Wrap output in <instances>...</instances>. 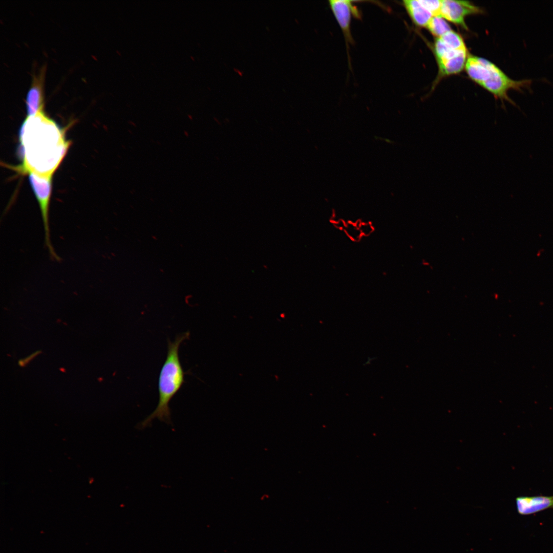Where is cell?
Segmentation results:
<instances>
[{"label": "cell", "instance_id": "obj_1", "mask_svg": "<svg viewBox=\"0 0 553 553\" xmlns=\"http://www.w3.org/2000/svg\"><path fill=\"white\" fill-rule=\"evenodd\" d=\"M23 173L32 172L51 176L65 157L70 146L63 131L44 111L27 117L19 131Z\"/></svg>", "mask_w": 553, "mask_h": 553}, {"label": "cell", "instance_id": "obj_2", "mask_svg": "<svg viewBox=\"0 0 553 553\" xmlns=\"http://www.w3.org/2000/svg\"><path fill=\"white\" fill-rule=\"evenodd\" d=\"M189 335L187 331L177 335L173 342L168 339L166 359L158 378V403L155 410L139 424L141 428L150 426L155 418L167 423L171 422L169 402L185 382V372L179 358V349Z\"/></svg>", "mask_w": 553, "mask_h": 553}, {"label": "cell", "instance_id": "obj_3", "mask_svg": "<svg viewBox=\"0 0 553 553\" xmlns=\"http://www.w3.org/2000/svg\"><path fill=\"white\" fill-rule=\"evenodd\" d=\"M465 69L469 77L474 82L491 93L496 98L515 103L508 97V91L513 89L522 92L530 87V79L515 80L507 76L499 67L482 57L469 55Z\"/></svg>", "mask_w": 553, "mask_h": 553}, {"label": "cell", "instance_id": "obj_4", "mask_svg": "<svg viewBox=\"0 0 553 553\" xmlns=\"http://www.w3.org/2000/svg\"><path fill=\"white\" fill-rule=\"evenodd\" d=\"M434 51L440 76L458 74L465 68L467 50L462 37L457 32L451 30L436 38Z\"/></svg>", "mask_w": 553, "mask_h": 553}, {"label": "cell", "instance_id": "obj_5", "mask_svg": "<svg viewBox=\"0 0 553 553\" xmlns=\"http://www.w3.org/2000/svg\"><path fill=\"white\" fill-rule=\"evenodd\" d=\"M29 181L38 203L45 230V240L50 257L54 260H59V257L55 252L52 245L50 238L49 224V207L52 190L51 176L39 175L29 172Z\"/></svg>", "mask_w": 553, "mask_h": 553}, {"label": "cell", "instance_id": "obj_6", "mask_svg": "<svg viewBox=\"0 0 553 553\" xmlns=\"http://www.w3.org/2000/svg\"><path fill=\"white\" fill-rule=\"evenodd\" d=\"M352 1L331 0L329 5L334 17L344 34L347 49L349 44H353V39L351 32L352 16L360 18V13Z\"/></svg>", "mask_w": 553, "mask_h": 553}, {"label": "cell", "instance_id": "obj_7", "mask_svg": "<svg viewBox=\"0 0 553 553\" xmlns=\"http://www.w3.org/2000/svg\"><path fill=\"white\" fill-rule=\"evenodd\" d=\"M480 12L479 7L468 1L441 0L440 16L465 29V17Z\"/></svg>", "mask_w": 553, "mask_h": 553}, {"label": "cell", "instance_id": "obj_8", "mask_svg": "<svg viewBox=\"0 0 553 553\" xmlns=\"http://www.w3.org/2000/svg\"><path fill=\"white\" fill-rule=\"evenodd\" d=\"M517 510L521 515H529L553 508V496L519 497L516 499Z\"/></svg>", "mask_w": 553, "mask_h": 553}, {"label": "cell", "instance_id": "obj_9", "mask_svg": "<svg viewBox=\"0 0 553 553\" xmlns=\"http://www.w3.org/2000/svg\"><path fill=\"white\" fill-rule=\"evenodd\" d=\"M44 73L33 78L26 100L27 117H32L43 111L44 93L42 83Z\"/></svg>", "mask_w": 553, "mask_h": 553}, {"label": "cell", "instance_id": "obj_10", "mask_svg": "<svg viewBox=\"0 0 553 553\" xmlns=\"http://www.w3.org/2000/svg\"><path fill=\"white\" fill-rule=\"evenodd\" d=\"M402 5L411 20L418 27H427L434 16L423 0H405Z\"/></svg>", "mask_w": 553, "mask_h": 553}, {"label": "cell", "instance_id": "obj_11", "mask_svg": "<svg viewBox=\"0 0 553 553\" xmlns=\"http://www.w3.org/2000/svg\"><path fill=\"white\" fill-rule=\"evenodd\" d=\"M427 28L436 38L440 37L446 33L452 30L449 24L441 16H433L429 23Z\"/></svg>", "mask_w": 553, "mask_h": 553}, {"label": "cell", "instance_id": "obj_12", "mask_svg": "<svg viewBox=\"0 0 553 553\" xmlns=\"http://www.w3.org/2000/svg\"><path fill=\"white\" fill-rule=\"evenodd\" d=\"M39 353H40V351L35 352V353H34L33 354H32L31 355L29 356L28 357H26V358H24L23 359H20L18 361L19 365L20 366H21V367L25 366L30 361V360H31L34 357H35Z\"/></svg>", "mask_w": 553, "mask_h": 553}]
</instances>
